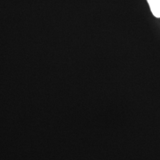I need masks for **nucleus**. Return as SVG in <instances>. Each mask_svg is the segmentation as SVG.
I'll return each mask as SVG.
<instances>
[{"mask_svg": "<svg viewBox=\"0 0 160 160\" xmlns=\"http://www.w3.org/2000/svg\"><path fill=\"white\" fill-rule=\"evenodd\" d=\"M147 1L153 15L160 18V0H147Z\"/></svg>", "mask_w": 160, "mask_h": 160, "instance_id": "nucleus-1", "label": "nucleus"}]
</instances>
